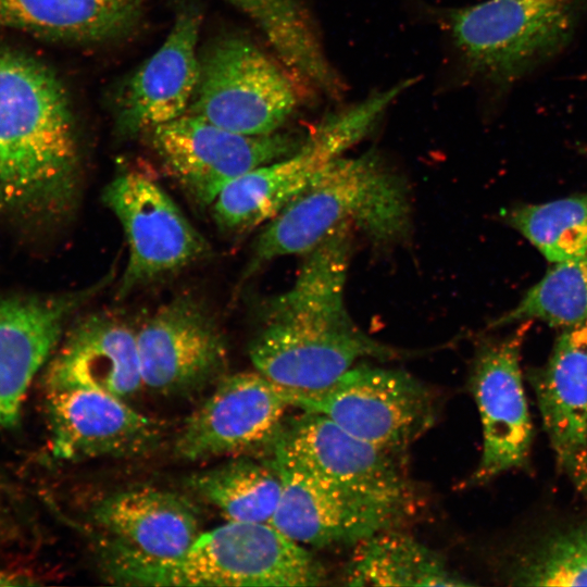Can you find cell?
I'll use <instances>...</instances> for the list:
<instances>
[{
  "mask_svg": "<svg viewBox=\"0 0 587 587\" xmlns=\"http://www.w3.org/2000/svg\"><path fill=\"white\" fill-rule=\"evenodd\" d=\"M350 230L340 228L309 251L292 286L264 308L249 357L254 370L287 389L319 391L358 361L403 354L363 333L348 313Z\"/></svg>",
  "mask_w": 587,
  "mask_h": 587,
  "instance_id": "cell-1",
  "label": "cell"
},
{
  "mask_svg": "<svg viewBox=\"0 0 587 587\" xmlns=\"http://www.w3.org/2000/svg\"><path fill=\"white\" fill-rule=\"evenodd\" d=\"M78 146L68 100L38 60L0 48V199L10 209L57 217L78 189Z\"/></svg>",
  "mask_w": 587,
  "mask_h": 587,
  "instance_id": "cell-2",
  "label": "cell"
},
{
  "mask_svg": "<svg viewBox=\"0 0 587 587\" xmlns=\"http://www.w3.org/2000/svg\"><path fill=\"white\" fill-rule=\"evenodd\" d=\"M409 226L410 203L402 180L372 153L342 155L266 223L243 277L276 258L307 254L344 227L387 245L402 239Z\"/></svg>",
  "mask_w": 587,
  "mask_h": 587,
  "instance_id": "cell-3",
  "label": "cell"
},
{
  "mask_svg": "<svg viewBox=\"0 0 587 587\" xmlns=\"http://www.w3.org/2000/svg\"><path fill=\"white\" fill-rule=\"evenodd\" d=\"M446 21L466 74L505 98L569 50L587 25V0H484Z\"/></svg>",
  "mask_w": 587,
  "mask_h": 587,
  "instance_id": "cell-4",
  "label": "cell"
},
{
  "mask_svg": "<svg viewBox=\"0 0 587 587\" xmlns=\"http://www.w3.org/2000/svg\"><path fill=\"white\" fill-rule=\"evenodd\" d=\"M109 578L137 586H319L326 572L305 546L271 523L233 522L201 533L180 557H103Z\"/></svg>",
  "mask_w": 587,
  "mask_h": 587,
  "instance_id": "cell-5",
  "label": "cell"
},
{
  "mask_svg": "<svg viewBox=\"0 0 587 587\" xmlns=\"http://www.w3.org/2000/svg\"><path fill=\"white\" fill-rule=\"evenodd\" d=\"M396 86L326 117L292 153L237 177L217 195L212 215L221 230L242 234L270 222L375 125L399 96Z\"/></svg>",
  "mask_w": 587,
  "mask_h": 587,
  "instance_id": "cell-6",
  "label": "cell"
},
{
  "mask_svg": "<svg viewBox=\"0 0 587 587\" xmlns=\"http://www.w3.org/2000/svg\"><path fill=\"white\" fill-rule=\"evenodd\" d=\"M300 85L252 42L227 38L200 59L188 113L245 135L276 133L299 102Z\"/></svg>",
  "mask_w": 587,
  "mask_h": 587,
  "instance_id": "cell-7",
  "label": "cell"
},
{
  "mask_svg": "<svg viewBox=\"0 0 587 587\" xmlns=\"http://www.w3.org/2000/svg\"><path fill=\"white\" fill-rule=\"evenodd\" d=\"M291 392L296 409L325 415L350 434L400 454L436 417L430 389L392 369L354 365L325 389Z\"/></svg>",
  "mask_w": 587,
  "mask_h": 587,
  "instance_id": "cell-8",
  "label": "cell"
},
{
  "mask_svg": "<svg viewBox=\"0 0 587 587\" xmlns=\"http://www.w3.org/2000/svg\"><path fill=\"white\" fill-rule=\"evenodd\" d=\"M104 204L125 234L128 259L116 290L125 298L150 283L199 262L210 252L205 238L152 178L127 171L103 189Z\"/></svg>",
  "mask_w": 587,
  "mask_h": 587,
  "instance_id": "cell-9",
  "label": "cell"
},
{
  "mask_svg": "<svg viewBox=\"0 0 587 587\" xmlns=\"http://www.w3.org/2000/svg\"><path fill=\"white\" fill-rule=\"evenodd\" d=\"M148 133L164 172L200 208L211 207L237 177L292 153L304 139L277 132L245 135L188 112Z\"/></svg>",
  "mask_w": 587,
  "mask_h": 587,
  "instance_id": "cell-10",
  "label": "cell"
},
{
  "mask_svg": "<svg viewBox=\"0 0 587 587\" xmlns=\"http://www.w3.org/2000/svg\"><path fill=\"white\" fill-rule=\"evenodd\" d=\"M296 409L292 392L257 370L223 376L187 417L175 442L187 461L268 448Z\"/></svg>",
  "mask_w": 587,
  "mask_h": 587,
  "instance_id": "cell-11",
  "label": "cell"
},
{
  "mask_svg": "<svg viewBox=\"0 0 587 587\" xmlns=\"http://www.w3.org/2000/svg\"><path fill=\"white\" fill-rule=\"evenodd\" d=\"M267 460L282 484L270 523L302 546H357L379 532L396 528L413 509L414 501L360 494L289 463Z\"/></svg>",
  "mask_w": 587,
  "mask_h": 587,
  "instance_id": "cell-12",
  "label": "cell"
},
{
  "mask_svg": "<svg viewBox=\"0 0 587 587\" xmlns=\"http://www.w3.org/2000/svg\"><path fill=\"white\" fill-rule=\"evenodd\" d=\"M267 451L270 458L339 487L414 501L402 454L367 442L320 413L289 416Z\"/></svg>",
  "mask_w": 587,
  "mask_h": 587,
  "instance_id": "cell-13",
  "label": "cell"
},
{
  "mask_svg": "<svg viewBox=\"0 0 587 587\" xmlns=\"http://www.w3.org/2000/svg\"><path fill=\"white\" fill-rule=\"evenodd\" d=\"M135 335L142 385L150 390L182 395L222 377L226 341L209 310L189 296L162 304Z\"/></svg>",
  "mask_w": 587,
  "mask_h": 587,
  "instance_id": "cell-14",
  "label": "cell"
},
{
  "mask_svg": "<svg viewBox=\"0 0 587 587\" xmlns=\"http://www.w3.org/2000/svg\"><path fill=\"white\" fill-rule=\"evenodd\" d=\"M530 321L478 351L470 387L480 416L483 452L472 483H485L526 464L533 438L520 351Z\"/></svg>",
  "mask_w": 587,
  "mask_h": 587,
  "instance_id": "cell-15",
  "label": "cell"
},
{
  "mask_svg": "<svg viewBox=\"0 0 587 587\" xmlns=\"http://www.w3.org/2000/svg\"><path fill=\"white\" fill-rule=\"evenodd\" d=\"M126 400L91 389L47 391L50 450L55 459L82 461L132 457L161 439V424Z\"/></svg>",
  "mask_w": 587,
  "mask_h": 587,
  "instance_id": "cell-16",
  "label": "cell"
},
{
  "mask_svg": "<svg viewBox=\"0 0 587 587\" xmlns=\"http://www.w3.org/2000/svg\"><path fill=\"white\" fill-rule=\"evenodd\" d=\"M51 297H0V429L14 425L27 390L72 313L112 280Z\"/></svg>",
  "mask_w": 587,
  "mask_h": 587,
  "instance_id": "cell-17",
  "label": "cell"
},
{
  "mask_svg": "<svg viewBox=\"0 0 587 587\" xmlns=\"http://www.w3.org/2000/svg\"><path fill=\"white\" fill-rule=\"evenodd\" d=\"M91 516L105 535L104 557L170 561L184 554L201 534L195 505L177 492L154 487L108 495Z\"/></svg>",
  "mask_w": 587,
  "mask_h": 587,
  "instance_id": "cell-18",
  "label": "cell"
},
{
  "mask_svg": "<svg viewBox=\"0 0 587 587\" xmlns=\"http://www.w3.org/2000/svg\"><path fill=\"white\" fill-rule=\"evenodd\" d=\"M200 14L182 11L162 46L136 71L122 95L117 129L149 132L187 113L200 78Z\"/></svg>",
  "mask_w": 587,
  "mask_h": 587,
  "instance_id": "cell-19",
  "label": "cell"
},
{
  "mask_svg": "<svg viewBox=\"0 0 587 587\" xmlns=\"http://www.w3.org/2000/svg\"><path fill=\"white\" fill-rule=\"evenodd\" d=\"M535 390L558 466L587 497V320L564 327Z\"/></svg>",
  "mask_w": 587,
  "mask_h": 587,
  "instance_id": "cell-20",
  "label": "cell"
},
{
  "mask_svg": "<svg viewBox=\"0 0 587 587\" xmlns=\"http://www.w3.org/2000/svg\"><path fill=\"white\" fill-rule=\"evenodd\" d=\"M47 391L91 389L123 400L142 385L135 332L104 312L89 314L67 333L45 376Z\"/></svg>",
  "mask_w": 587,
  "mask_h": 587,
  "instance_id": "cell-21",
  "label": "cell"
},
{
  "mask_svg": "<svg viewBox=\"0 0 587 587\" xmlns=\"http://www.w3.org/2000/svg\"><path fill=\"white\" fill-rule=\"evenodd\" d=\"M141 0H0V25L54 40L92 42L125 34Z\"/></svg>",
  "mask_w": 587,
  "mask_h": 587,
  "instance_id": "cell-22",
  "label": "cell"
},
{
  "mask_svg": "<svg viewBox=\"0 0 587 587\" xmlns=\"http://www.w3.org/2000/svg\"><path fill=\"white\" fill-rule=\"evenodd\" d=\"M349 586H466L436 551L396 528L355 546L344 571Z\"/></svg>",
  "mask_w": 587,
  "mask_h": 587,
  "instance_id": "cell-23",
  "label": "cell"
},
{
  "mask_svg": "<svg viewBox=\"0 0 587 587\" xmlns=\"http://www.w3.org/2000/svg\"><path fill=\"white\" fill-rule=\"evenodd\" d=\"M187 485L227 521L270 523L278 505L282 484L266 459L235 458L198 472Z\"/></svg>",
  "mask_w": 587,
  "mask_h": 587,
  "instance_id": "cell-24",
  "label": "cell"
},
{
  "mask_svg": "<svg viewBox=\"0 0 587 587\" xmlns=\"http://www.w3.org/2000/svg\"><path fill=\"white\" fill-rule=\"evenodd\" d=\"M503 216L553 264L587 253V193L514 207Z\"/></svg>",
  "mask_w": 587,
  "mask_h": 587,
  "instance_id": "cell-25",
  "label": "cell"
},
{
  "mask_svg": "<svg viewBox=\"0 0 587 587\" xmlns=\"http://www.w3.org/2000/svg\"><path fill=\"white\" fill-rule=\"evenodd\" d=\"M538 320L569 327L587 320V253L555 263L494 326Z\"/></svg>",
  "mask_w": 587,
  "mask_h": 587,
  "instance_id": "cell-26",
  "label": "cell"
},
{
  "mask_svg": "<svg viewBox=\"0 0 587 587\" xmlns=\"http://www.w3.org/2000/svg\"><path fill=\"white\" fill-rule=\"evenodd\" d=\"M510 578L523 586L587 585V524L538 541L514 563Z\"/></svg>",
  "mask_w": 587,
  "mask_h": 587,
  "instance_id": "cell-27",
  "label": "cell"
}]
</instances>
